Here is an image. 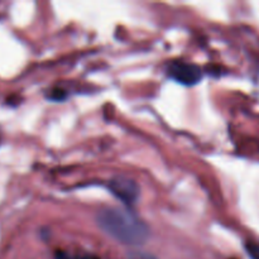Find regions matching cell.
Instances as JSON below:
<instances>
[{"instance_id":"52a82bcc","label":"cell","mask_w":259,"mask_h":259,"mask_svg":"<svg viewBox=\"0 0 259 259\" xmlns=\"http://www.w3.org/2000/svg\"><path fill=\"white\" fill-rule=\"evenodd\" d=\"M232 259H237V258H232Z\"/></svg>"},{"instance_id":"8992f818","label":"cell","mask_w":259,"mask_h":259,"mask_svg":"<svg viewBox=\"0 0 259 259\" xmlns=\"http://www.w3.org/2000/svg\"><path fill=\"white\" fill-rule=\"evenodd\" d=\"M129 259H157V258L143 252H133L129 254Z\"/></svg>"},{"instance_id":"7a4b0ae2","label":"cell","mask_w":259,"mask_h":259,"mask_svg":"<svg viewBox=\"0 0 259 259\" xmlns=\"http://www.w3.org/2000/svg\"><path fill=\"white\" fill-rule=\"evenodd\" d=\"M168 76L185 86H194L201 81L202 71L194 63L176 61L168 67Z\"/></svg>"},{"instance_id":"3957f363","label":"cell","mask_w":259,"mask_h":259,"mask_svg":"<svg viewBox=\"0 0 259 259\" xmlns=\"http://www.w3.org/2000/svg\"><path fill=\"white\" fill-rule=\"evenodd\" d=\"M109 190L111 194L124 204H134L139 197V186L136 181L125 176H116L109 182Z\"/></svg>"},{"instance_id":"5b68a950","label":"cell","mask_w":259,"mask_h":259,"mask_svg":"<svg viewBox=\"0 0 259 259\" xmlns=\"http://www.w3.org/2000/svg\"><path fill=\"white\" fill-rule=\"evenodd\" d=\"M52 100H62V99L66 98V94L62 89H55V90L51 91V96Z\"/></svg>"},{"instance_id":"277c9868","label":"cell","mask_w":259,"mask_h":259,"mask_svg":"<svg viewBox=\"0 0 259 259\" xmlns=\"http://www.w3.org/2000/svg\"><path fill=\"white\" fill-rule=\"evenodd\" d=\"M247 252L249 254V257L252 259H259V245L253 244V243H249L247 244Z\"/></svg>"},{"instance_id":"6da1fadb","label":"cell","mask_w":259,"mask_h":259,"mask_svg":"<svg viewBox=\"0 0 259 259\" xmlns=\"http://www.w3.org/2000/svg\"><path fill=\"white\" fill-rule=\"evenodd\" d=\"M104 233L126 245H142L149 238V228L133 211L124 207H105L96 215Z\"/></svg>"}]
</instances>
